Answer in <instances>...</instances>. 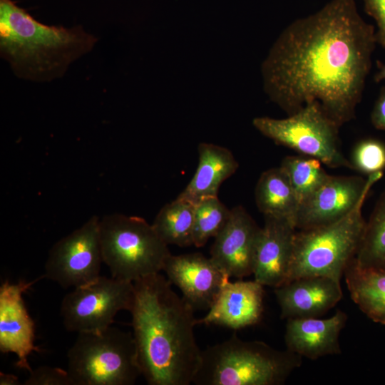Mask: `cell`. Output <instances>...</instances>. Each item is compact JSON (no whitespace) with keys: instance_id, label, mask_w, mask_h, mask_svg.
Segmentation results:
<instances>
[{"instance_id":"obj_1","label":"cell","mask_w":385,"mask_h":385,"mask_svg":"<svg viewBox=\"0 0 385 385\" xmlns=\"http://www.w3.org/2000/svg\"><path fill=\"white\" fill-rule=\"evenodd\" d=\"M355 0H331L298 19L262 64L264 89L288 115L317 103L339 128L355 116L376 43Z\"/></svg>"},{"instance_id":"obj_2","label":"cell","mask_w":385,"mask_h":385,"mask_svg":"<svg viewBox=\"0 0 385 385\" xmlns=\"http://www.w3.org/2000/svg\"><path fill=\"white\" fill-rule=\"evenodd\" d=\"M133 336L150 385H188L200 366L194 309L160 273L133 282Z\"/></svg>"},{"instance_id":"obj_3","label":"cell","mask_w":385,"mask_h":385,"mask_svg":"<svg viewBox=\"0 0 385 385\" xmlns=\"http://www.w3.org/2000/svg\"><path fill=\"white\" fill-rule=\"evenodd\" d=\"M97 38L80 26L40 23L13 0H0V53L19 78L50 81L91 51Z\"/></svg>"},{"instance_id":"obj_4","label":"cell","mask_w":385,"mask_h":385,"mask_svg":"<svg viewBox=\"0 0 385 385\" xmlns=\"http://www.w3.org/2000/svg\"><path fill=\"white\" fill-rule=\"evenodd\" d=\"M302 356L235 334L202 351L196 385H280L302 364Z\"/></svg>"},{"instance_id":"obj_5","label":"cell","mask_w":385,"mask_h":385,"mask_svg":"<svg viewBox=\"0 0 385 385\" xmlns=\"http://www.w3.org/2000/svg\"><path fill=\"white\" fill-rule=\"evenodd\" d=\"M366 198L334 222L295 232L286 283L310 276L328 277L340 282L361 241L366 225L361 209Z\"/></svg>"},{"instance_id":"obj_6","label":"cell","mask_w":385,"mask_h":385,"mask_svg":"<svg viewBox=\"0 0 385 385\" xmlns=\"http://www.w3.org/2000/svg\"><path fill=\"white\" fill-rule=\"evenodd\" d=\"M99 230L103 260L114 278L134 282L159 273L172 255L142 217L107 215L100 220Z\"/></svg>"},{"instance_id":"obj_7","label":"cell","mask_w":385,"mask_h":385,"mask_svg":"<svg viewBox=\"0 0 385 385\" xmlns=\"http://www.w3.org/2000/svg\"><path fill=\"white\" fill-rule=\"evenodd\" d=\"M67 359L73 385H132L142 376L133 333L112 326L78 333Z\"/></svg>"},{"instance_id":"obj_8","label":"cell","mask_w":385,"mask_h":385,"mask_svg":"<svg viewBox=\"0 0 385 385\" xmlns=\"http://www.w3.org/2000/svg\"><path fill=\"white\" fill-rule=\"evenodd\" d=\"M252 124L278 145L318 159L330 168L354 169L340 150L339 127L317 103L307 105L284 119L255 118Z\"/></svg>"},{"instance_id":"obj_9","label":"cell","mask_w":385,"mask_h":385,"mask_svg":"<svg viewBox=\"0 0 385 385\" xmlns=\"http://www.w3.org/2000/svg\"><path fill=\"white\" fill-rule=\"evenodd\" d=\"M133 282L100 276L75 287L62 299L60 313L64 327L71 332H101L110 327L115 315L130 311Z\"/></svg>"},{"instance_id":"obj_10","label":"cell","mask_w":385,"mask_h":385,"mask_svg":"<svg viewBox=\"0 0 385 385\" xmlns=\"http://www.w3.org/2000/svg\"><path fill=\"white\" fill-rule=\"evenodd\" d=\"M99 222L93 215L57 241L49 250L43 277L63 288L78 287L99 277L103 262Z\"/></svg>"},{"instance_id":"obj_11","label":"cell","mask_w":385,"mask_h":385,"mask_svg":"<svg viewBox=\"0 0 385 385\" xmlns=\"http://www.w3.org/2000/svg\"><path fill=\"white\" fill-rule=\"evenodd\" d=\"M383 172L359 176H332L299 207L296 229L307 230L334 222L366 198Z\"/></svg>"},{"instance_id":"obj_12","label":"cell","mask_w":385,"mask_h":385,"mask_svg":"<svg viewBox=\"0 0 385 385\" xmlns=\"http://www.w3.org/2000/svg\"><path fill=\"white\" fill-rule=\"evenodd\" d=\"M163 271L194 310L209 309L230 278L210 257L199 252L171 255Z\"/></svg>"},{"instance_id":"obj_13","label":"cell","mask_w":385,"mask_h":385,"mask_svg":"<svg viewBox=\"0 0 385 385\" xmlns=\"http://www.w3.org/2000/svg\"><path fill=\"white\" fill-rule=\"evenodd\" d=\"M41 277L31 282L20 280L11 284L8 280L0 287V351L17 356L16 366L31 371L28 361L33 351H39L34 345L35 325L29 314L23 294Z\"/></svg>"},{"instance_id":"obj_14","label":"cell","mask_w":385,"mask_h":385,"mask_svg":"<svg viewBox=\"0 0 385 385\" xmlns=\"http://www.w3.org/2000/svg\"><path fill=\"white\" fill-rule=\"evenodd\" d=\"M260 228L241 205L231 209L230 217L214 237L210 257L230 277L252 274L255 250Z\"/></svg>"},{"instance_id":"obj_15","label":"cell","mask_w":385,"mask_h":385,"mask_svg":"<svg viewBox=\"0 0 385 385\" xmlns=\"http://www.w3.org/2000/svg\"><path fill=\"white\" fill-rule=\"evenodd\" d=\"M296 227L290 222L265 217L254 255L255 280L263 286L279 287L286 283L291 265Z\"/></svg>"},{"instance_id":"obj_16","label":"cell","mask_w":385,"mask_h":385,"mask_svg":"<svg viewBox=\"0 0 385 385\" xmlns=\"http://www.w3.org/2000/svg\"><path fill=\"white\" fill-rule=\"evenodd\" d=\"M282 319L319 317L342 298L340 282L328 277H304L274 288Z\"/></svg>"},{"instance_id":"obj_17","label":"cell","mask_w":385,"mask_h":385,"mask_svg":"<svg viewBox=\"0 0 385 385\" xmlns=\"http://www.w3.org/2000/svg\"><path fill=\"white\" fill-rule=\"evenodd\" d=\"M255 281H229L221 289L207 314L197 324L240 329L257 324L263 313L264 288Z\"/></svg>"},{"instance_id":"obj_18","label":"cell","mask_w":385,"mask_h":385,"mask_svg":"<svg viewBox=\"0 0 385 385\" xmlns=\"http://www.w3.org/2000/svg\"><path fill=\"white\" fill-rule=\"evenodd\" d=\"M347 319L342 310L327 319H288L284 334L287 349L312 360L340 354L339 335Z\"/></svg>"},{"instance_id":"obj_19","label":"cell","mask_w":385,"mask_h":385,"mask_svg":"<svg viewBox=\"0 0 385 385\" xmlns=\"http://www.w3.org/2000/svg\"><path fill=\"white\" fill-rule=\"evenodd\" d=\"M197 152L195 173L178 196L193 205L207 198L218 197L220 185L236 172L239 165L232 153L222 146L201 143Z\"/></svg>"},{"instance_id":"obj_20","label":"cell","mask_w":385,"mask_h":385,"mask_svg":"<svg viewBox=\"0 0 385 385\" xmlns=\"http://www.w3.org/2000/svg\"><path fill=\"white\" fill-rule=\"evenodd\" d=\"M344 275L354 303L372 321L385 325V270L360 267L353 258Z\"/></svg>"},{"instance_id":"obj_21","label":"cell","mask_w":385,"mask_h":385,"mask_svg":"<svg viewBox=\"0 0 385 385\" xmlns=\"http://www.w3.org/2000/svg\"><path fill=\"white\" fill-rule=\"evenodd\" d=\"M255 197L256 205L265 217L287 220L296 227L299 204L287 175L280 167L261 174Z\"/></svg>"},{"instance_id":"obj_22","label":"cell","mask_w":385,"mask_h":385,"mask_svg":"<svg viewBox=\"0 0 385 385\" xmlns=\"http://www.w3.org/2000/svg\"><path fill=\"white\" fill-rule=\"evenodd\" d=\"M195 205L176 197L165 205L157 214L152 225L168 245H193Z\"/></svg>"},{"instance_id":"obj_23","label":"cell","mask_w":385,"mask_h":385,"mask_svg":"<svg viewBox=\"0 0 385 385\" xmlns=\"http://www.w3.org/2000/svg\"><path fill=\"white\" fill-rule=\"evenodd\" d=\"M354 260L362 267L385 270V188L366 222Z\"/></svg>"},{"instance_id":"obj_24","label":"cell","mask_w":385,"mask_h":385,"mask_svg":"<svg viewBox=\"0 0 385 385\" xmlns=\"http://www.w3.org/2000/svg\"><path fill=\"white\" fill-rule=\"evenodd\" d=\"M321 163L312 157L287 156L283 158L279 167L287 175L299 205L329 177Z\"/></svg>"},{"instance_id":"obj_25","label":"cell","mask_w":385,"mask_h":385,"mask_svg":"<svg viewBox=\"0 0 385 385\" xmlns=\"http://www.w3.org/2000/svg\"><path fill=\"white\" fill-rule=\"evenodd\" d=\"M231 209L218 198L202 200L195 205L193 245L203 247L208 240L215 237L227 223Z\"/></svg>"},{"instance_id":"obj_26","label":"cell","mask_w":385,"mask_h":385,"mask_svg":"<svg viewBox=\"0 0 385 385\" xmlns=\"http://www.w3.org/2000/svg\"><path fill=\"white\" fill-rule=\"evenodd\" d=\"M351 164L354 169L367 174L382 172L385 168V145L376 139H365L355 146Z\"/></svg>"},{"instance_id":"obj_27","label":"cell","mask_w":385,"mask_h":385,"mask_svg":"<svg viewBox=\"0 0 385 385\" xmlns=\"http://www.w3.org/2000/svg\"><path fill=\"white\" fill-rule=\"evenodd\" d=\"M29 374L24 385H73L67 369L41 366L32 369Z\"/></svg>"},{"instance_id":"obj_28","label":"cell","mask_w":385,"mask_h":385,"mask_svg":"<svg viewBox=\"0 0 385 385\" xmlns=\"http://www.w3.org/2000/svg\"><path fill=\"white\" fill-rule=\"evenodd\" d=\"M364 10L376 23V43L385 48V0H363Z\"/></svg>"},{"instance_id":"obj_29","label":"cell","mask_w":385,"mask_h":385,"mask_svg":"<svg viewBox=\"0 0 385 385\" xmlns=\"http://www.w3.org/2000/svg\"><path fill=\"white\" fill-rule=\"evenodd\" d=\"M371 121L376 129L385 130V86L381 88L371 113Z\"/></svg>"},{"instance_id":"obj_30","label":"cell","mask_w":385,"mask_h":385,"mask_svg":"<svg viewBox=\"0 0 385 385\" xmlns=\"http://www.w3.org/2000/svg\"><path fill=\"white\" fill-rule=\"evenodd\" d=\"M21 384L17 376L12 374L0 372V385H19Z\"/></svg>"},{"instance_id":"obj_31","label":"cell","mask_w":385,"mask_h":385,"mask_svg":"<svg viewBox=\"0 0 385 385\" xmlns=\"http://www.w3.org/2000/svg\"><path fill=\"white\" fill-rule=\"evenodd\" d=\"M377 65L379 71L374 75V79L375 82L379 83L385 79V64L378 61Z\"/></svg>"}]
</instances>
